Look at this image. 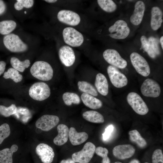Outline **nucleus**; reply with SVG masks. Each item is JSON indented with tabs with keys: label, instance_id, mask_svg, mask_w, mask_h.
<instances>
[{
	"label": "nucleus",
	"instance_id": "2eb2a0df",
	"mask_svg": "<svg viewBox=\"0 0 163 163\" xmlns=\"http://www.w3.org/2000/svg\"><path fill=\"white\" fill-rule=\"evenodd\" d=\"M35 152L43 163H51L53 161L55 154L53 148L44 143L38 145Z\"/></svg>",
	"mask_w": 163,
	"mask_h": 163
},
{
	"label": "nucleus",
	"instance_id": "ea45409f",
	"mask_svg": "<svg viewBox=\"0 0 163 163\" xmlns=\"http://www.w3.org/2000/svg\"><path fill=\"white\" fill-rule=\"evenodd\" d=\"M6 66L5 62L4 61H0V76L4 72Z\"/></svg>",
	"mask_w": 163,
	"mask_h": 163
},
{
	"label": "nucleus",
	"instance_id": "f3484780",
	"mask_svg": "<svg viewBox=\"0 0 163 163\" xmlns=\"http://www.w3.org/2000/svg\"><path fill=\"white\" fill-rule=\"evenodd\" d=\"M145 10L144 2L141 1L137 2L134 6V9L130 17L131 22L135 25H138L141 22Z\"/></svg>",
	"mask_w": 163,
	"mask_h": 163
},
{
	"label": "nucleus",
	"instance_id": "9d476101",
	"mask_svg": "<svg viewBox=\"0 0 163 163\" xmlns=\"http://www.w3.org/2000/svg\"><path fill=\"white\" fill-rule=\"evenodd\" d=\"M103 56L107 63L115 67L123 69L127 65L126 61L114 49H108L106 50L103 52Z\"/></svg>",
	"mask_w": 163,
	"mask_h": 163
},
{
	"label": "nucleus",
	"instance_id": "49530a36",
	"mask_svg": "<svg viewBox=\"0 0 163 163\" xmlns=\"http://www.w3.org/2000/svg\"><path fill=\"white\" fill-rule=\"evenodd\" d=\"M145 163H147V162H145Z\"/></svg>",
	"mask_w": 163,
	"mask_h": 163
},
{
	"label": "nucleus",
	"instance_id": "2f4dec72",
	"mask_svg": "<svg viewBox=\"0 0 163 163\" xmlns=\"http://www.w3.org/2000/svg\"><path fill=\"white\" fill-rule=\"evenodd\" d=\"M140 41L142 48L152 58H155L156 55L153 50L146 37L144 35L142 36L140 38Z\"/></svg>",
	"mask_w": 163,
	"mask_h": 163
},
{
	"label": "nucleus",
	"instance_id": "a211bd4d",
	"mask_svg": "<svg viewBox=\"0 0 163 163\" xmlns=\"http://www.w3.org/2000/svg\"><path fill=\"white\" fill-rule=\"evenodd\" d=\"M69 137L73 145H77L85 142L88 138V136L86 132L78 133L75 128L71 127L69 129Z\"/></svg>",
	"mask_w": 163,
	"mask_h": 163
},
{
	"label": "nucleus",
	"instance_id": "6ab92c4d",
	"mask_svg": "<svg viewBox=\"0 0 163 163\" xmlns=\"http://www.w3.org/2000/svg\"><path fill=\"white\" fill-rule=\"evenodd\" d=\"M58 134L53 140L54 143L58 146L62 145L66 143L69 138V129L66 125L61 124L57 128Z\"/></svg>",
	"mask_w": 163,
	"mask_h": 163
},
{
	"label": "nucleus",
	"instance_id": "4be33fe9",
	"mask_svg": "<svg viewBox=\"0 0 163 163\" xmlns=\"http://www.w3.org/2000/svg\"><path fill=\"white\" fill-rule=\"evenodd\" d=\"M81 97L84 104L91 109H97L102 106L101 101L92 95L83 93L82 94Z\"/></svg>",
	"mask_w": 163,
	"mask_h": 163
},
{
	"label": "nucleus",
	"instance_id": "423d86ee",
	"mask_svg": "<svg viewBox=\"0 0 163 163\" xmlns=\"http://www.w3.org/2000/svg\"><path fill=\"white\" fill-rule=\"evenodd\" d=\"M29 94L30 97L37 101H43L48 98L50 94V90L49 86L43 82H37L30 88Z\"/></svg>",
	"mask_w": 163,
	"mask_h": 163
},
{
	"label": "nucleus",
	"instance_id": "6e6552de",
	"mask_svg": "<svg viewBox=\"0 0 163 163\" xmlns=\"http://www.w3.org/2000/svg\"><path fill=\"white\" fill-rule=\"evenodd\" d=\"M128 103L137 114L145 115L149 112V108L143 100L138 94L134 92L129 93L127 96Z\"/></svg>",
	"mask_w": 163,
	"mask_h": 163
},
{
	"label": "nucleus",
	"instance_id": "4468645a",
	"mask_svg": "<svg viewBox=\"0 0 163 163\" xmlns=\"http://www.w3.org/2000/svg\"><path fill=\"white\" fill-rule=\"evenodd\" d=\"M59 121V117L56 116L44 115L37 120L35 126L43 131L47 132L57 125Z\"/></svg>",
	"mask_w": 163,
	"mask_h": 163
},
{
	"label": "nucleus",
	"instance_id": "a19ab883",
	"mask_svg": "<svg viewBox=\"0 0 163 163\" xmlns=\"http://www.w3.org/2000/svg\"><path fill=\"white\" fill-rule=\"evenodd\" d=\"M6 10V5L2 0H0V15L3 14Z\"/></svg>",
	"mask_w": 163,
	"mask_h": 163
},
{
	"label": "nucleus",
	"instance_id": "e433bc0d",
	"mask_svg": "<svg viewBox=\"0 0 163 163\" xmlns=\"http://www.w3.org/2000/svg\"><path fill=\"white\" fill-rule=\"evenodd\" d=\"M152 163H163V154L161 150L157 149L154 152L152 157Z\"/></svg>",
	"mask_w": 163,
	"mask_h": 163
},
{
	"label": "nucleus",
	"instance_id": "37998d69",
	"mask_svg": "<svg viewBox=\"0 0 163 163\" xmlns=\"http://www.w3.org/2000/svg\"><path fill=\"white\" fill-rule=\"evenodd\" d=\"M129 163H140V162L138 160L135 159L131 160Z\"/></svg>",
	"mask_w": 163,
	"mask_h": 163
},
{
	"label": "nucleus",
	"instance_id": "f03ea898",
	"mask_svg": "<svg viewBox=\"0 0 163 163\" xmlns=\"http://www.w3.org/2000/svg\"><path fill=\"white\" fill-rule=\"evenodd\" d=\"M62 42L72 48L89 47V41L84 33L73 27L63 25L61 30Z\"/></svg>",
	"mask_w": 163,
	"mask_h": 163
},
{
	"label": "nucleus",
	"instance_id": "f257e3e1",
	"mask_svg": "<svg viewBox=\"0 0 163 163\" xmlns=\"http://www.w3.org/2000/svg\"><path fill=\"white\" fill-rule=\"evenodd\" d=\"M58 21L63 25L75 28L82 32L89 34V20L75 11L62 9L56 15Z\"/></svg>",
	"mask_w": 163,
	"mask_h": 163
},
{
	"label": "nucleus",
	"instance_id": "9b49d317",
	"mask_svg": "<svg viewBox=\"0 0 163 163\" xmlns=\"http://www.w3.org/2000/svg\"><path fill=\"white\" fill-rule=\"evenodd\" d=\"M58 53L60 60L65 66L70 67L74 63L75 55L74 50L72 47L63 42L62 44L59 48Z\"/></svg>",
	"mask_w": 163,
	"mask_h": 163
},
{
	"label": "nucleus",
	"instance_id": "f704fd0d",
	"mask_svg": "<svg viewBox=\"0 0 163 163\" xmlns=\"http://www.w3.org/2000/svg\"><path fill=\"white\" fill-rule=\"evenodd\" d=\"M10 133V128L8 123H4L0 126V145L9 136Z\"/></svg>",
	"mask_w": 163,
	"mask_h": 163
},
{
	"label": "nucleus",
	"instance_id": "7ed1b4c3",
	"mask_svg": "<svg viewBox=\"0 0 163 163\" xmlns=\"http://www.w3.org/2000/svg\"><path fill=\"white\" fill-rule=\"evenodd\" d=\"M31 75L35 78L43 81L51 80L53 76V70L48 62L37 61L34 63L30 69Z\"/></svg>",
	"mask_w": 163,
	"mask_h": 163
},
{
	"label": "nucleus",
	"instance_id": "72a5a7b5",
	"mask_svg": "<svg viewBox=\"0 0 163 163\" xmlns=\"http://www.w3.org/2000/svg\"><path fill=\"white\" fill-rule=\"evenodd\" d=\"M15 3L14 7L18 11H20L23 8H30L33 6L34 4L33 0H17Z\"/></svg>",
	"mask_w": 163,
	"mask_h": 163
},
{
	"label": "nucleus",
	"instance_id": "20e7f679",
	"mask_svg": "<svg viewBox=\"0 0 163 163\" xmlns=\"http://www.w3.org/2000/svg\"><path fill=\"white\" fill-rule=\"evenodd\" d=\"M4 44L9 50L14 53L23 52L27 50L28 46L17 35L11 33L6 35L3 39Z\"/></svg>",
	"mask_w": 163,
	"mask_h": 163
},
{
	"label": "nucleus",
	"instance_id": "c756f323",
	"mask_svg": "<svg viewBox=\"0 0 163 163\" xmlns=\"http://www.w3.org/2000/svg\"><path fill=\"white\" fill-rule=\"evenodd\" d=\"M62 97L65 104L67 106H70L72 104H78L80 102L79 96L75 93L65 92L63 94Z\"/></svg>",
	"mask_w": 163,
	"mask_h": 163
},
{
	"label": "nucleus",
	"instance_id": "473e14b6",
	"mask_svg": "<svg viewBox=\"0 0 163 163\" xmlns=\"http://www.w3.org/2000/svg\"><path fill=\"white\" fill-rule=\"evenodd\" d=\"M17 108L16 105L12 104L8 107L0 105V114L5 117H8L16 113Z\"/></svg>",
	"mask_w": 163,
	"mask_h": 163
},
{
	"label": "nucleus",
	"instance_id": "a878e982",
	"mask_svg": "<svg viewBox=\"0 0 163 163\" xmlns=\"http://www.w3.org/2000/svg\"><path fill=\"white\" fill-rule=\"evenodd\" d=\"M17 24L12 20H7L0 22V34L7 35L10 34L16 28Z\"/></svg>",
	"mask_w": 163,
	"mask_h": 163
},
{
	"label": "nucleus",
	"instance_id": "dca6fc26",
	"mask_svg": "<svg viewBox=\"0 0 163 163\" xmlns=\"http://www.w3.org/2000/svg\"><path fill=\"white\" fill-rule=\"evenodd\" d=\"M135 152L134 147L130 144H123L115 146L113 150V155L120 159H124L132 156Z\"/></svg>",
	"mask_w": 163,
	"mask_h": 163
},
{
	"label": "nucleus",
	"instance_id": "0eeeda50",
	"mask_svg": "<svg viewBox=\"0 0 163 163\" xmlns=\"http://www.w3.org/2000/svg\"><path fill=\"white\" fill-rule=\"evenodd\" d=\"M95 149L94 145L91 142H88L85 144L81 151L72 155V159L75 162L88 163L93 156Z\"/></svg>",
	"mask_w": 163,
	"mask_h": 163
},
{
	"label": "nucleus",
	"instance_id": "79ce46f5",
	"mask_svg": "<svg viewBox=\"0 0 163 163\" xmlns=\"http://www.w3.org/2000/svg\"><path fill=\"white\" fill-rule=\"evenodd\" d=\"M60 163H75V162L72 159H68L67 160H63Z\"/></svg>",
	"mask_w": 163,
	"mask_h": 163
},
{
	"label": "nucleus",
	"instance_id": "5701e85b",
	"mask_svg": "<svg viewBox=\"0 0 163 163\" xmlns=\"http://www.w3.org/2000/svg\"><path fill=\"white\" fill-rule=\"evenodd\" d=\"M18 147L13 144L10 148H6L0 150V163H13V153L17 152Z\"/></svg>",
	"mask_w": 163,
	"mask_h": 163
},
{
	"label": "nucleus",
	"instance_id": "1a4fd4ad",
	"mask_svg": "<svg viewBox=\"0 0 163 163\" xmlns=\"http://www.w3.org/2000/svg\"><path fill=\"white\" fill-rule=\"evenodd\" d=\"M131 63L136 72L144 76H148L150 73L149 66L145 59L136 52H133L130 55Z\"/></svg>",
	"mask_w": 163,
	"mask_h": 163
},
{
	"label": "nucleus",
	"instance_id": "ddd939ff",
	"mask_svg": "<svg viewBox=\"0 0 163 163\" xmlns=\"http://www.w3.org/2000/svg\"><path fill=\"white\" fill-rule=\"evenodd\" d=\"M140 90L142 94L146 97H157L161 93L159 85L153 79L148 78L142 83Z\"/></svg>",
	"mask_w": 163,
	"mask_h": 163
},
{
	"label": "nucleus",
	"instance_id": "cd10ccee",
	"mask_svg": "<svg viewBox=\"0 0 163 163\" xmlns=\"http://www.w3.org/2000/svg\"><path fill=\"white\" fill-rule=\"evenodd\" d=\"M97 2L101 9L107 13L113 12L117 8V5L112 0H97Z\"/></svg>",
	"mask_w": 163,
	"mask_h": 163
},
{
	"label": "nucleus",
	"instance_id": "c85d7f7f",
	"mask_svg": "<svg viewBox=\"0 0 163 163\" xmlns=\"http://www.w3.org/2000/svg\"><path fill=\"white\" fill-rule=\"evenodd\" d=\"M79 89L84 93L94 96H96L98 93L96 89L91 84L85 81H79L78 83Z\"/></svg>",
	"mask_w": 163,
	"mask_h": 163
},
{
	"label": "nucleus",
	"instance_id": "393cba45",
	"mask_svg": "<svg viewBox=\"0 0 163 163\" xmlns=\"http://www.w3.org/2000/svg\"><path fill=\"white\" fill-rule=\"evenodd\" d=\"M128 134L130 141L135 143L140 148H144L146 146L147 143L146 140L137 130H131Z\"/></svg>",
	"mask_w": 163,
	"mask_h": 163
},
{
	"label": "nucleus",
	"instance_id": "c03bdc74",
	"mask_svg": "<svg viewBox=\"0 0 163 163\" xmlns=\"http://www.w3.org/2000/svg\"><path fill=\"white\" fill-rule=\"evenodd\" d=\"M160 42L162 49H163V37L162 36L160 38Z\"/></svg>",
	"mask_w": 163,
	"mask_h": 163
},
{
	"label": "nucleus",
	"instance_id": "412c9836",
	"mask_svg": "<svg viewBox=\"0 0 163 163\" xmlns=\"http://www.w3.org/2000/svg\"><path fill=\"white\" fill-rule=\"evenodd\" d=\"M95 85L98 91L102 95H107L108 93V84L105 76L101 73L97 74L96 77Z\"/></svg>",
	"mask_w": 163,
	"mask_h": 163
},
{
	"label": "nucleus",
	"instance_id": "39448f33",
	"mask_svg": "<svg viewBox=\"0 0 163 163\" xmlns=\"http://www.w3.org/2000/svg\"><path fill=\"white\" fill-rule=\"evenodd\" d=\"M108 36L116 39H123L129 35L130 30L126 22L122 20L116 21L108 28Z\"/></svg>",
	"mask_w": 163,
	"mask_h": 163
},
{
	"label": "nucleus",
	"instance_id": "a18cd8bd",
	"mask_svg": "<svg viewBox=\"0 0 163 163\" xmlns=\"http://www.w3.org/2000/svg\"><path fill=\"white\" fill-rule=\"evenodd\" d=\"M114 163H122L119 161H117V162H114Z\"/></svg>",
	"mask_w": 163,
	"mask_h": 163
},
{
	"label": "nucleus",
	"instance_id": "c9c22d12",
	"mask_svg": "<svg viewBox=\"0 0 163 163\" xmlns=\"http://www.w3.org/2000/svg\"><path fill=\"white\" fill-rule=\"evenodd\" d=\"M95 152L97 155L103 158L102 163H110V159L107 156L108 151L107 148L101 146L98 147L96 148Z\"/></svg>",
	"mask_w": 163,
	"mask_h": 163
},
{
	"label": "nucleus",
	"instance_id": "aec40b11",
	"mask_svg": "<svg viewBox=\"0 0 163 163\" xmlns=\"http://www.w3.org/2000/svg\"><path fill=\"white\" fill-rule=\"evenodd\" d=\"M151 14V26L153 30H156L161 27L162 23L163 13L159 7L154 6L152 8Z\"/></svg>",
	"mask_w": 163,
	"mask_h": 163
},
{
	"label": "nucleus",
	"instance_id": "7c9ffc66",
	"mask_svg": "<svg viewBox=\"0 0 163 163\" xmlns=\"http://www.w3.org/2000/svg\"><path fill=\"white\" fill-rule=\"evenodd\" d=\"M3 77L5 79L10 78L16 83L20 82L23 79L22 75L13 68L8 69L7 71L5 72Z\"/></svg>",
	"mask_w": 163,
	"mask_h": 163
},
{
	"label": "nucleus",
	"instance_id": "b1692460",
	"mask_svg": "<svg viewBox=\"0 0 163 163\" xmlns=\"http://www.w3.org/2000/svg\"><path fill=\"white\" fill-rule=\"evenodd\" d=\"M82 116L87 121L93 123H102L104 121L102 115L96 111H86L83 113Z\"/></svg>",
	"mask_w": 163,
	"mask_h": 163
},
{
	"label": "nucleus",
	"instance_id": "bb28decb",
	"mask_svg": "<svg viewBox=\"0 0 163 163\" xmlns=\"http://www.w3.org/2000/svg\"><path fill=\"white\" fill-rule=\"evenodd\" d=\"M10 63L13 68L21 72H23L26 68H28L30 64V61L28 59L21 61L15 57L11 58Z\"/></svg>",
	"mask_w": 163,
	"mask_h": 163
},
{
	"label": "nucleus",
	"instance_id": "58836bf2",
	"mask_svg": "<svg viewBox=\"0 0 163 163\" xmlns=\"http://www.w3.org/2000/svg\"><path fill=\"white\" fill-rule=\"evenodd\" d=\"M114 129V127L112 124L108 126L105 129L104 133L102 134L103 138L104 140H107L110 138Z\"/></svg>",
	"mask_w": 163,
	"mask_h": 163
},
{
	"label": "nucleus",
	"instance_id": "f8f14e48",
	"mask_svg": "<svg viewBox=\"0 0 163 163\" xmlns=\"http://www.w3.org/2000/svg\"><path fill=\"white\" fill-rule=\"evenodd\" d=\"M107 71L110 81L114 86L121 88L127 85V78L116 67L109 65L107 67Z\"/></svg>",
	"mask_w": 163,
	"mask_h": 163
},
{
	"label": "nucleus",
	"instance_id": "4c0bfd02",
	"mask_svg": "<svg viewBox=\"0 0 163 163\" xmlns=\"http://www.w3.org/2000/svg\"><path fill=\"white\" fill-rule=\"evenodd\" d=\"M151 46L156 55L160 54V51L157 40L153 37H151L148 39Z\"/></svg>",
	"mask_w": 163,
	"mask_h": 163
}]
</instances>
